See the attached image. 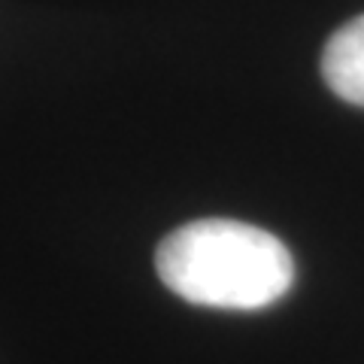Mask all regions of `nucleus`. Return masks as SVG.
<instances>
[{"label": "nucleus", "mask_w": 364, "mask_h": 364, "mask_svg": "<svg viewBox=\"0 0 364 364\" xmlns=\"http://www.w3.org/2000/svg\"><path fill=\"white\" fill-rule=\"evenodd\" d=\"M322 76L337 97L364 107V16L331 33L322 52Z\"/></svg>", "instance_id": "2"}, {"label": "nucleus", "mask_w": 364, "mask_h": 364, "mask_svg": "<svg viewBox=\"0 0 364 364\" xmlns=\"http://www.w3.org/2000/svg\"><path fill=\"white\" fill-rule=\"evenodd\" d=\"M155 267L182 301L215 310H261L294 282L286 243L234 219H198L176 228L158 246Z\"/></svg>", "instance_id": "1"}]
</instances>
